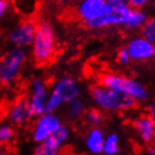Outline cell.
I'll return each instance as SVG.
<instances>
[{
    "label": "cell",
    "mask_w": 155,
    "mask_h": 155,
    "mask_svg": "<svg viewBox=\"0 0 155 155\" xmlns=\"http://www.w3.org/2000/svg\"><path fill=\"white\" fill-rule=\"evenodd\" d=\"M146 114L151 118V120L154 122V125H155V104L150 105V108H148V110H147Z\"/></svg>",
    "instance_id": "484cf974"
},
{
    "label": "cell",
    "mask_w": 155,
    "mask_h": 155,
    "mask_svg": "<svg viewBox=\"0 0 155 155\" xmlns=\"http://www.w3.org/2000/svg\"><path fill=\"white\" fill-rule=\"evenodd\" d=\"M48 96H49V88L45 82L42 78H33L30 84V94L27 96L30 111L33 118H36L45 112Z\"/></svg>",
    "instance_id": "ba28073f"
},
{
    "label": "cell",
    "mask_w": 155,
    "mask_h": 155,
    "mask_svg": "<svg viewBox=\"0 0 155 155\" xmlns=\"http://www.w3.org/2000/svg\"><path fill=\"white\" fill-rule=\"evenodd\" d=\"M100 84L109 88L121 92L130 97L135 99L137 102H143L148 97V91L140 82L134 78H129L119 74L107 73L100 77Z\"/></svg>",
    "instance_id": "5b68a950"
},
{
    "label": "cell",
    "mask_w": 155,
    "mask_h": 155,
    "mask_svg": "<svg viewBox=\"0 0 155 155\" xmlns=\"http://www.w3.org/2000/svg\"><path fill=\"white\" fill-rule=\"evenodd\" d=\"M133 126L144 144H153L155 142V125L147 114H142L136 118Z\"/></svg>",
    "instance_id": "5bb4252c"
},
{
    "label": "cell",
    "mask_w": 155,
    "mask_h": 155,
    "mask_svg": "<svg viewBox=\"0 0 155 155\" xmlns=\"http://www.w3.org/2000/svg\"><path fill=\"white\" fill-rule=\"evenodd\" d=\"M153 2H154V6H155V0H153Z\"/></svg>",
    "instance_id": "f546056e"
},
{
    "label": "cell",
    "mask_w": 155,
    "mask_h": 155,
    "mask_svg": "<svg viewBox=\"0 0 155 155\" xmlns=\"http://www.w3.org/2000/svg\"><path fill=\"white\" fill-rule=\"evenodd\" d=\"M145 155H155V145H151L146 150V153Z\"/></svg>",
    "instance_id": "83f0119b"
},
{
    "label": "cell",
    "mask_w": 155,
    "mask_h": 155,
    "mask_svg": "<svg viewBox=\"0 0 155 155\" xmlns=\"http://www.w3.org/2000/svg\"><path fill=\"white\" fill-rule=\"evenodd\" d=\"M70 136V131L64 124L45 140L36 144L33 155H62V148Z\"/></svg>",
    "instance_id": "52a82bcc"
},
{
    "label": "cell",
    "mask_w": 155,
    "mask_h": 155,
    "mask_svg": "<svg viewBox=\"0 0 155 155\" xmlns=\"http://www.w3.org/2000/svg\"><path fill=\"white\" fill-rule=\"evenodd\" d=\"M77 1H79V0H77Z\"/></svg>",
    "instance_id": "1f68e13d"
},
{
    "label": "cell",
    "mask_w": 155,
    "mask_h": 155,
    "mask_svg": "<svg viewBox=\"0 0 155 155\" xmlns=\"http://www.w3.org/2000/svg\"><path fill=\"white\" fill-rule=\"evenodd\" d=\"M91 97L97 109L104 112H126L136 107L137 101L129 95L103 86L102 84H95L90 90Z\"/></svg>",
    "instance_id": "7a4b0ae2"
},
{
    "label": "cell",
    "mask_w": 155,
    "mask_h": 155,
    "mask_svg": "<svg viewBox=\"0 0 155 155\" xmlns=\"http://www.w3.org/2000/svg\"><path fill=\"white\" fill-rule=\"evenodd\" d=\"M39 0H10L12 6L23 16H32L38 7Z\"/></svg>",
    "instance_id": "ac0fdd59"
},
{
    "label": "cell",
    "mask_w": 155,
    "mask_h": 155,
    "mask_svg": "<svg viewBox=\"0 0 155 155\" xmlns=\"http://www.w3.org/2000/svg\"><path fill=\"white\" fill-rule=\"evenodd\" d=\"M56 1L60 6H62V7H66V6H68V5H70L73 2V0H56Z\"/></svg>",
    "instance_id": "4316f807"
},
{
    "label": "cell",
    "mask_w": 155,
    "mask_h": 155,
    "mask_svg": "<svg viewBox=\"0 0 155 155\" xmlns=\"http://www.w3.org/2000/svg\"><path fill=\"white\" fill-rule=\"evenodd\" d=\"M117 62L120 66H128L131 62L129 53L125 47L120 48L117 52Z\"/></svg>",
    "instance_id": "603a6c76"
},
{
    "label": "cell",
    "mask_w": 155,
    "mask_h": 155,
    "mask_svg": "<svg viewBox=\"0 0 155 155\" xmlns=\"http://www.w3.org/2000/svg\"><path fill=\"white\" fill-rule=\"evenodd\" d=\"M66 105H67V108H66L67 116L70 119H78V118L84 116V113L86 111L85 102L79 97H76V99L69 101Z\"/></svg>",
    "instance_id": "d6986e66"
},
{
    "label": "cell",
    "mask_w": 155,
    "mask_h": 155,
    "mask_svg": "<svg viewBox=\"0 0 155 155\" xmlns=\"http://www.w3.org/2000/svg\"><path fill=\"white\" fill-rule=\"evenodd\" d=\"M30 48L32 59L36 65H47L53 59L57 50V38L51 23L43 21L36 24L34 38Z\"/></svg>",
    "instance_id": "6da1fadb"
},
{
    "label": "cell",
    "mask_w": 155,
    "mask_h": 155,
    "mask_svg": "<svg viewBox=\"0 0 155 155\" xmlns=\"http://www.w3.org/2000/svg\"><path fill=\"white\" fill-rule=\"evenodd\" d=\"M8 120L10 124L14 126H24L26 125L31 118H33L31 114L27 97H21L16 100L10 107H9L8 113Z\"/></svg>",
    "instance_id": "4fadbf2b"
},
{
    "label": "cell",
    "mask_w": 155,
    "mask_h": 155,
    "mask_svg": "<svg viewBox=\"0 0 155 155\" xmlns=\"http://www.w3.org/2000/svg\"><path fill=\"white\" fill-rule=\"evenodd\" d=\"M129 155H137V154H129Z\"/></svg>",
    "instance_id": "4dcf8cb0"
},
{
    "label": "cell",
    "mask_w": 155,
    "mask_h": 155,
    "mask_svg": "<svg viewBox=\"0 0 155 155\" xmlns=\"http://www.w3.org/2000/svg\"><path fill=\"white\" fill-rule=\"evenodd\" d=\"M62 121L57 116L56 112H44L43 114L36 117L32 127V139L36 144L45 140L50 137L60 126Z\"/></svg>",
    "instance_id": "9c48e42d"
},
{
    "label": "cell",
    "mask_w": 155,
    "mask_h": 155,
    "mask_svg": "<svg viewBox=\"0 0 155 155\" xmlns=\"http://www.w3.org/2000/svg\"><path fill=\"white\" fill-rule=\"evenodd\" d=\"M0 70H1V58H0Z\"/></svg>",
    "instance_id": "f1b7e54d"
},
{
    "label": "cell",
    "mask_w": 155,
    "mask_h": 155,
    "mask_svg": "<svg viewBox=\"0 0 155 155\" xmlns=\"http://www.w3.org/2000/svg\"><path fill=\"white\" fill-rule=\"evenodd\" d=\"M130 7L126 0H107L104 12L99 18L86 24L90 30H108L118 26H122Z\"/></svg>",
    "instance_id": "277c9868"
},
{
    "label": "cell",
    "mask_w": 155,
    "mask_h": 155,
    "mask_svg": "<svg viewBox=\"0 0 155 155\" xmlns=\"http://www.w3.org/2000/svg\"><path fill=\"white\" fill-rule=\"evenodd\" d=\"M140 34L155 47V15L148 16L146 23L140 30Z\"/></svg>",
    "instance_id": "44dd1931"
},
{
    "label": "cell",
    "mask_w": 155,
    "mask_h": 155,
    "mask_svg": "<svg viewBox=\"0 0 155 155\" xmlns=\"http://www.w3.org/2000/svg\"><path fill=\"white\" fill-rule=\"evenodd\" d=\"M125 48L129 53L131 61L146 62L155 58V47L142 34L131 36L127 41Z\"/></svg>",
    "instance_id": "8fae6325"
},
{
    "label": "cell",
    "mask_w": 155,
    "mask_h": 155,
    "mask_svg": "<svg viewBox=\"0 0 155 155\" xmlns=\"http://www.w3.org/2000/svg\"><path fill=\"white\" fill-rule=\"evenodd\" d=\"M62 155H64V154H62Z\"/></svg>",
    "instance_id": "d6a6232c"
},
{
    "label": "cell",
    "mask_w": 155,
    "mask_h": 155,
    "mask_svg": "<svg viewBox=\"0 0 155 155\" xmlns=\"http://www.w3.org/2000/svg\"><path fill=\"white\" fill-rule=\"evenodd\" d=\"M147 18H148V15L144 9L130 8L129 13L121 27L127 31H131V32L140 31L144 24L146 23Z\"/></svg>",
    "instance_id": "2e32d148"
},
{
    "label": "cell",
    "mask_w": 155,
    "mask_h": 155,
    "mask_svg": "<svg viewBox=\"0 0 155 155\" xmlns=\"http://www.w3.org/2000/svg\"><path fill=\"white\" fill-rule=\"evenodd\" d=\"M16 136V131L13 126L10 125H1L0 126V146L6 145L13 140Z\"/></svg>",
    "instance_id": "7402d4cb"
},
{
    "label": "cell",
    "mask_w": 155,
    "mask_h": 155,
    "mask_svg": "<svg viewBox=\"0 0 155 155\" xmlns=\"http://www.w3.org/2000/svg\"><path fill=\"white\" fill-rule=\"evenodd\" d=\"M121 151L120 137L116 133H111L107 135L104 138L102 154L103 155H119Z\"/></svg>",
    "instance_id": "e0dca14e"
},
{
    "label": "cell",
    "mask_w": 155,
    "mask_h": 155,
    "mask_svg": "<svg viewBox=\"0 0 155 155\" xmlns=\"http://www.w3.org/2000/svg\"><path fill=\"white\" fill-rule=\"evenodd\" d=\"M81 86L71 76H64L59 78L49 91L45 112H57L71 100L79 97Z\"/></svg>",
    "instance_id": "3957f363"
},
{
    "label": "cell",
    "mask_w": 155,
    "mask_h": 155,
    "mask_svg": "<svg viewBox=\"0 0 155 155\" xmlns=\"http://www.w3.org/2000/svg\"><path fill=\"white\" fill-rule=\"evenodd\" d=\"M131 8L144 9L150 4L153 2V0H126Z\"/></svg>",
    "instance_id": "d4e9b609"
},
{
    "label": "cell",
    "mask_w": 155,
    "mask_h": 155,
    "mask_svg": "<svg viewBox=\"0 0 155 155\" xmlns=\"http://www.w3.org/2000/svg\"><path fill=\"white\" fill-rule=\"evenodd\" d=\"M104 135L103 130L100 128L99 126H95L90 131L87 133L85 137V146L86 150L93 155H101L102 154V148H103L104 143Z\"/></svg>",
    "instance_id": "9a60e30c"
},
{
    "label": "cell",
    "mask_w": 155,
    "mask_h": 155,
    "mask_svg": "<svg viewBox=\"0 0 155 155\" xmlns=\"http://www.w3.org/2000/svg\"><path fill=\"white\" fill-rule=\"evenodd\" d=\"M84 119L87 124H90L92 126H100L101 124H103L104 121V114L103 111L100 109H88L84 113Z\"/></svg>",
    "instance_id": "ffe728a7"
},
{
    "label": "cell",
    "mask_w": 155,
    "mask_h": 155,
    "mask_svg": "<svg viewBox=\"0 0 155 155\" xmlns=\"http://www.w3.org/2000/svg\"><path fill=\"white\" fill-rule=\"evenodd\" d=\"M28 53L24 48L12 47L1 58L0 84L9 86L16 82L22 71L24 64L27 60Z\"/></svg>",
    "instance_id": "8992f818"
},
{
    "label": "cell",
    "mask_w": 155,
    "mask_h": 155,
    "mask_svg": "<svg viewBox=\"0 0 155 155\" xmlns=\"http://www.w3.org/2000/svg\"><path fill=\"white\" fill-rule=\"evenodd\" d=\"M36 24L38 23L31 18H26V19L21 21L9 31V43L13 47L24 48V49L28 48L33 41V38H34Z\"/></svg>",
    "instance_id": "30bf717a"
},
{
    "label": "cell",
    "mask_w": 155,
    "mask_h": 155,
    "mask_svg": "<svg viewBox=\"0 0 155 155\" xmlns=\"http://www.w3.org/2000/svg\"><path fill=\"white\" fill-rule=\"evenodd\" d=\"M10 8H12L10 0H0V23L8 15Z\"/></svg>",
    "instance_id": "cb8c5ba5"
},
{
    "label": "cell",
    "mask_w": 155,
    "mask_h": 155,
    "mask_svg": "<svg viewBox=\"0 0 155 155\" xmlns=\"http://www.w3.org/2000/svg\"><path fill=\"white\" fill-rule=\"evenodd\" d=\"M105 5L107 0H79L76 6V15L86 25L102 15Z\"/></svg>",
    "instance_id": "7c38bea8"
}]
</instances>
